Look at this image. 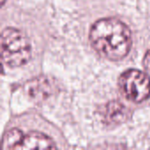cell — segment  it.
<instances>
[{
	"label": "cell",
	"instance_id": "obj_1",
	"mask_svg": "<svg viewBox=\"0 0 150 150\" xmlns=\"http://www.w3.org/2000/svg\"><path fill=\"white\" fill-rule=\"evenodd\" d=\"M89 38L95 51L102 57L112 61L126 57L133 43L129 27L114 18L96 21L91 28Z\"/></svg>",
	"mask_w": 150,
	"mask_h": 150
},
{
	"label": "cell",
	"instance_id": "obj_2",
	"mask_svg": "<svg viewBox=\"0 0 150 150\" xmlns=\"http://www.w3.org/2000/svg\"><path fill=\"white\" fill-rule=\"evenodd\" d=\"M2 60L10 67H19L28 62L32 54L27 37L18 29L4 28L1 34Z\"/></svg>",
	"mask_w": 150,
	"mask_h": 150
},
{
	"label": "cell",
	"instance_id": "obj_3",
	"mask_svg": "<svg viewBox=\"0 0 150 150\" xmlns=\"http://www.w3.org/2000/svg\"><path fill=\"white\" fill-rule=\"evenodd\" d=\"M119 86L123 95L134 103H142L149 98V77L139 69L124 71L119 78Z\"/></svg>",
	"mask_w": 150,
	"mask_h": 150
},
{
	"label": "cell",
	"instance_id": "obj_4",
	"mask_svg": "<svg viewBox=\"0 0 150 150\" xmlns=\"http://www.w3.org/2000/svg\"><path fill=\"white\" fill-rule=\"evenodd\" d=\"M55 148L54 142L46 134L39 132H30L23 135L17 149H49Z\"/></svg>",
	"mask_w": 150,
	"mask_h": 150
},
{
	"label": "cell",
	"instance_id": "obj_5",
	"mask_svg": "<svg viewBox=\"0 0 150 150\" xmlns=\"http://www.w3.org/2000/svg\"><path fill=\"white\" fill-rule=\"evenodd\" d=\"M128 111L120 102L114 100L109 102L105 108L104 118L107 124L114 125L124 122L127 119Z\"/></svg>",
	"mask_w": 150,
	"mask_h": 150
},
{
	"label": "cell",
	"instance_id": "obj_6",
	"mask_svg": "<svg viewBox=\"0 0 150 150\" xmlns=\"http://www.w3.org/2000/svg\"><path fill=\"white\" fill-rule=\"evenodd\" d=\"M26 93L35 99H44L51 93V84L45 77L36 78L27 83L25 86Z\"/></svg>",
	"mask_w": 150,
	"mask_h": 150
},
{
	"label": "cell",
	"instance_id": "obj_7",
	"mask_svg": "<svg viewBox=\"0 0 150 150\" xmlns=\"http://www.w3.org/2000/svg\"><path fill=\"white\" fill-rule=\"evenodd\" d=\"M24 134L18 128H12L8 131L4 137V148L8 149H17Z\"/></svg>",
	"mask_w": 150,
	"mask_h": 150
},
{
	"label": "cell",
	"instance_id": "obj_8",
	"mask_svg": "<svg viewBox=\"0 0 150 150\" xmlns=\"http://www.w3.org/2000/svg\"><path fill=\"white\" fill-rule=\"evenodd\" d=\"M143 65H144V68L150 73V49L146 53V54L144 56Z\"/></svg>",
	"mask_w": 150,
	"mask_h": 150
},
{
	"label": "cell",
	"instance_id": "obj_9",
	"mask_svg": "<svg viewBox=\"0 0 150 150\" xmlns=\"http://www.w3.org/2000/svg\"><path fill=\"white\" fill-rule=\"evenodd\" d=\"M4 1H5V0H1V3H2V5H3V4H4Z\"/></svg>",
	"mask_w": 150,
	"mask_h": 150
}]
</instances>
